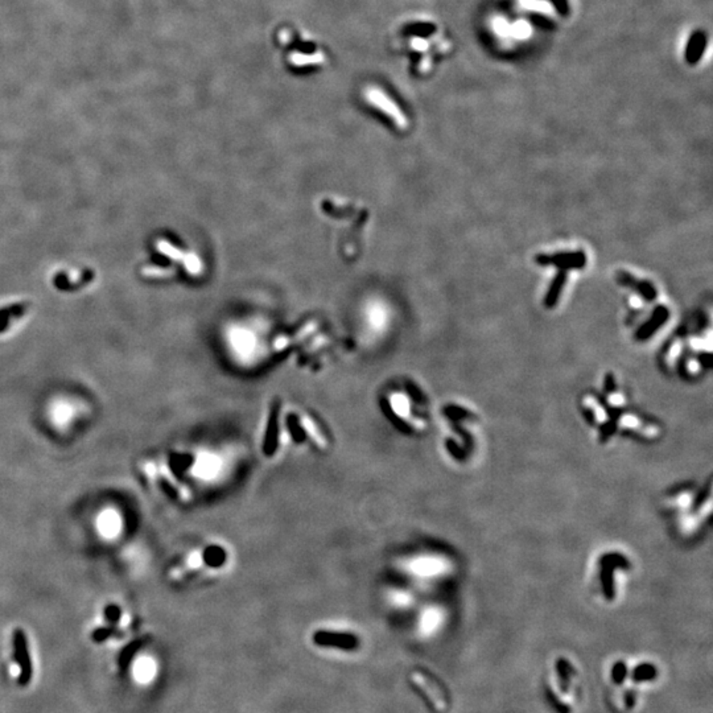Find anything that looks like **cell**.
Instances as JSON below:
<instances>
[{
  "label": "cell",
  "mask_w": 713,
  "mask_h": 713,
  "mask_svg": "<svg viewBox=\"0 0 713 713\" xmlns=\"http://www.w3.org/2000/svg\"><path fill=\"white\" fill-rule=\"evenodd\" d=\"M448 564L446 561H442V558L431 556V555H422L416 556L415 559L409 563V571L415 576L420 578H435L440 576L444 572H446Z\"/></svg>",
  "instance_id": "5"
},
{
  "label": "cell",
  "mask_w": 713,
  "mask_h": 713,
  "mask_svg": "<svg viewBox=\"0 0 713 713\" xmlns=\"http://www.w3.org/2000/svg\"><path fill=\"white\" fill-rule=\"evenodd\" d=\"M363 100L369 104H372L374 109H378L381 113L386 114L389 118L392 119L400 128H406L408 122L402 114L398 104H395L394 100L391 98L390 94L385 91L378 84H370L366 86L362 91Z\"/></svg>",
  "instance_id": "3"
},
{
  "label": "cell",
  "mask_w": 713,
  "mask_h": 713,
  "mask_svg": "<svg viewBox=\"0 0 713 713\" xmlns=\"http://www.w3.org/2000/svg\"><path fill=\"white\" fill-rule=\"evenodd\" d=\"M414 680L416 681V684L420 686V688H422L423 691H425V694L429 695V697H431V703H432L435 707H440V708L444 707V700L439 699L436 695H433V686H432L431 681L425 680V678H423V675H419V674L414 675Z\"/></svg>",
  "instance_id": "9"
},
{
  "label": "cell",
  "mask_w": 713,
  "mask_h": 713,
  "mask_svg": "<svg viewBox=\"0 0 713 713\" xmlns=\"http://www.w3.org/2000/svg\"><path fill=\"white\" fill-rule=\"evenodd\" d=\"M391 406L394 409V414L406 420L411 418V406H409V400L408 398H406L403 394H395L392 398H391Z\"/></svg>",
  "instance_id": "7"
},
{
  "label": "cell",
  "mask_w": 713,
  "mask_h": 713,
  "mask_svg": "<svg viewBox=\"0 0 713 713\" xmlns=\"http://www.w3.org/2000/svg\"><path fill=\"white\" fill-rule=\"evenodd\" d=\"M14 651L15 659L20 666V683L27 684L32 677V664L28 651V641L21 629H15L14 631Z\"/></svg>",
  "instance_id": "4"
},
{
  "label": "cell",
  "mask_w": 713,
  "mask_h": 713,
  "mask_svg": "<svg viewBox=\"0 0 713 713\" xmlns=\"http://www.w3.org/2000/svg\"><path fill=\"white\" fill-rule=\"evenodd\" d=\"M104 614L109 622H118L120 618V609L117 605H109L104 611Z\"/></svg>",
  "instance_id": "10"
},
{
  "label": "cell",
  "mask_w": 713,
  "mask_h": 713,
  "mask_svg": "<svg viewBox=\"0 0 713 713\" xmlns=\"http://www.w3.org/2000/svg\"><path fill=\"white\" fill-rule=\"evenodd\" d=\"M113 633H114L113 629H98V630L94 633L93 637H94V641L100 642V641H104V640H106L107 637H110Z\"/></svg>",
  "instance_id": "11"
},
{
  "label": "cell",
  "mask_w": 713,
  "mask_h": 713,
  "mask_svg": "<svg viewBox=\"0 0 713 713\" xmlns=\"http://www.w3.org/2000/svg\"><path fill=\"white\" fill-rule=\"evenodd\" d=\"M392 49L408 56L414 61L418 73L427 71L432 67V56L440 52L436 25L422 20L399 21L391 32Z\"/></svg>",
  "instance_id": "2"
},
{
  "label": "cell",
  "mask_w": 713,
  "mask_h": 713,
  "mask_svg": "<svg viewBox=\"0 0 713 713\" xmlns=\"http://www.w3.org/2000/svg\"><path fill=\"white\" fill-rule=\"evenodd\" d=\"M440 621H442L440 611L429 609V611H425V614L422 617V629L425 633H431L438 628Z\"/></svg>",
  "instance_id": "8"
},
{
  "label": "cell",
  "mask_w": 713,
  "mask_h": 713,
  "mask_svg": "<svg viewBox=\"0 0 713 713\" xmlns=\"http://www.w3.org/2000/svg\"><path fill=\"white\" fill-rule=\"evenodd\" d=\"M315 642L319 646L336 647L341 650H356L358 647L356 637L337 631H319L315 635Z\"/></svg>",
  "instance_id": "6"
},
{
  "label": "cell",
  "mask_w": 713,
  "mask_h": 713,
  "mask_svg": "<svg viewBox=\"0 0 713 713\" xmlns=\"http://www.w3.org/2000/svg\"><path fill=\"white\" fill-rule=\"evenodd\" d=\"M275 47L283 64L295 73H312L329 65V53L315 36L295 25H283L275 34Z\"/></svg>",
  "instance_id": "1"
}]
</instances>
